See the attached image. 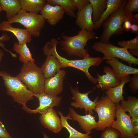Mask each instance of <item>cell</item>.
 Wrapping results in <instances>:
<instances>
[{
	"mask_svg": "<svg viewBox=\"0 0 138 138\" xmlns=\"http://www.w3.org/2000/svg\"><path fill=\"white\" fill-rule=\"evenodd\" d=\"M41 68L46 79L54 76L59 72L61 68V64L55 57L49 55L47 56Z\"/></svg>",
	"mask_w": 138,
	"mask_h": 138,
	"instance_id": "20",
	"label": "cell"
},
{
	"mask_svg": "<svg viewBox=\"0 0 138 138\" xmlns=\"http://www.w3.org/2000/svg\"><path fill=\"white\" fill-rule=\"evenodd\" d=\"M40 13L50 25L54 26L63 18L65 12L60 6L52 5L46 2Z\"/></svg>",
	"mask_w": 138,
	"mask_h": 138,
	"instance_id": "13",
	"label": "cell"
},
{
	"mask_svg": "<svg viewBox=\"0 0 138 138\" xmlns=\"http://www.w3.org/2000/svg\"><path fill=\"white\" fill-rule=\"evenodd\" d=\"M91 48L95 51L103 54V60L116 58L127 62L130 66L133 64L135 65L138 64V59L130 54L128 50L117 47L109 42H96L93 43Z\"/></svg>",
	"mask_w": 138,
	"mask_h": 138,
	"instance_id": "7",
	"label": "cell"
},
{
	"mask_svg": "<svg viewBox=\"0 0 138 138\" xmlns=\"http://www.w3.org/2000/svg\"><path fill=\"white\" fill-rule=\"evenodd\" d=\"M120 133L118 130L109 126L103 131L100 138H120Z\"/></svg>",
	"mask_w": 138,
	"mask_h": 138,
	"instance_id": "32",
	"label": "cell"
},
{
	"mask_svg": "<svg viewBox=\"0 0 138 138\" xmlns=\"http://www.w3.org/2000/svg\"><path fill=\"white\" fill-rule=\"evenodd\" d=\"M13 50L19 55V59L20 61L24 63L29 62H35L32 57L29 48L27 47V43L19 44L15 42L13 45Z\"/></svg>",
	"mask_w": 138,
	"mask_h": 138,
	"instance_id": "26",
	"label": "cell"
},
{
	"mask_svg": "<svg viewBox=\"0 0 138 138\" xmlns=\"http://www.w3.org/2000/svg\"><path fill=\"white\" fill-rule=\"evenodd\" d=\"M0 30L12 33L17 39L19 44L29 43L32 40L31 36L26 29L13 27L7 21H3L1 22Z\"/></svg>",
	"mask_w": 138,
	"mask_h": 138,
	"instance_id": "19",
	"label": "cell"
},
{
	"mask_svg": "<svg viewBox=\"0 0 138 138\" xmlns=\"http://www.w3.org/2000/svg\"><path fill=\"white\" fill-rule=\"evenodd\" d=\"M34 96L38 99L39 102V105L37 108L32 110L26 105L22 106V107L23 110L31 114L38 113L41 114H44L54 107L59 106L62 100L61 97L51 96L44 92L34 94Z\"/></svg>",
	"mask_w": 138,
	"mask_h": 138,
	"instance_id": "11",
	"label": "cell"
},
{
	"mask_svg": "<svg viewBox=\"0 0 138 138\" xmlns=\"http://www.w3.org/2000/svg\"><path fill=\"white\" fill-rule=\"evenodd\" d=\"M131 121L133 129V134L136 135L138 134V117L132 118Z\"/></svg>",
	"mask_w": 138,
	"mask_h": 138,
	"instance_id": "37",
	"label": "cell"
},
{
	"mask_svg": "<svg viewBox=\"0 0 138 138\" xmlns=\"http://www.w3.org/2000/svg\"><path fill=\"white\" fill-rule=\"evenodd\" d=\"M43 135L44 138H50L49 136L44 133H43Z\"/></svg>",
	"mask_w": 138,
	"mask_h": 138,
	"instance_id": "42",
	"label": "cell"
},
{
	"mask_svg": "<svg viewBox=\"0 0 138 138\" xmlns=\"http://www.w3.org/2000/svg\"><path fill=\"white\" fill-rule=\"evenodd\" d=\"M16 77L34 94L44 92L45 78L41 68L38 67L35 62L24 64L20 72Z\"/></svg>",
	"mask_w": 138,
	"mask_h": 138,
	"instance_id": "3",
	"label": "cell"
},
{
	"mask_svg": "<svg viewBox=\"0 0 138 138\" xmlns=\"http://www.w3.org/2000/svg\"><path fill=\"white\" fill-rule=\"evenodd\" d=\"M2 11V7L1 5H0V13Z\"/></svg>",
	"mask_w": 138,
	"mask_h": 138,
	"instance_id": "43",
	"label": "cell"
},
{
	"mask_svg": "<svg viewBox=\"0 0 138 138\" xmlns=\"http://www.w3.org/2000/svg\"><path fill=\"white\" fill-rule=\"evenodd\" d=\"M127 0L124 1L120 7L111 14L103 22L102 25L103 31L100 36V41L107 43L113 35H120L123 33L122 26L125 20L128 19L124 9Z\"/></svg>",
	"mask_w": 138,
	"mask_h": 138,
	"instance_id": "5",
	"label": "cell"
},
{
	"mask_svg": "<svg viewBox=\"0 0 138 138\" xmlns=\"http://www.w3.org/2000/svg\"><path fill=\"white\" fill-rule=\"evenodd\" d=\"M69 112L72 120L77 121L80 128L85 133L90 134L93 129H96L97 122L95 119L96 116H94L88 113L82 116L77 113L74 109L69 108Z\"/></svg>",
	"mask_w": 138,
	"mask_h": 138,
	"instance_id": "15",
	"label": "cell"
},
{
	"mask_svg": "<svg viewBox=\"0 0 138 138\" xmlns=\"http://www.w3.org/2000/svg\"><path fill=\"white\" fill-rule=\"evenodd\" d=\"M117 119L110 125L120 133V138H136L138 135H134L131 117L126 113L119 104H117L116 111Z\"/></svg>",
	"mask_w": 138,
	"mask_h": 138,
	"instance_id": "9",
	"label": "cell"
},
{
	"mask_svg": "<svg viewBox=\"0 0 138 138\" xmlns=\"http://www.w3.org/2000/svg\"><path fill=\"white\" fill-rule=\"evenodd\" d=\"M66 74L64 70H61L54 76L46 79L44 92L53 96H57L61 93L63 89V82Z\"/></svg>",
	"mask_w": 138,
	"mask_h": 138,
	"instance_id": "12",
	"label": "cell"
},
{
	"mask_svg": "<svg viewBox=\"0 0 138 138\" xmlns=\"http://www.w3.org/2000/svg\"><path fill=\"white\" fill-rule=\"evenodd\" d=\"M132 23L129 20L126 19L124 21L122 26V28L124 30L127 32L130 31Z\"/></svg>",
	"mask_w": 138,
	"mask_h": 138,
	"instance_id": "38",
	"label": "cell"
},
{
	"mask_svg": "<svg viewBox=\"0 0 138 138\" xmlns=\"http://www.w3.org/2000/svg\"><path fill=\"white\" fill-rule=\"evenodd\" d=\"M39 119L44 127L54 133L59 132L62 128L61 119L53 108L49 109L45 113L41 114Z\"/></svg>",
	"mask_w": 138,
	"mask_h": 138,
	"instance_id": "16",
	"label": "cell"
},
{
	"mask_svg": "<svg viewBox=\"0 0 138 138\" xmlns=\"http://www.w3.org/2000/svg\"><path fill=\"white\" fill-rule=\"evenodd\" d=\"M46 2L52 5H57L61 6L65 13L71 18L76 17V9L71 0H47Z\"/></svg>",
	"mask_w": 138,
	"mask_h": 138,
	"instance_id": "29",
	"label": "cell"
},
{
	"mask_svg": "<svg viewBox=\"0 0 138 138\" xmlns=\"http://www.w3.org/2000/svg\"><path fill=\"white\" fill-rule=\"evenodd\" d=\"M129 52L132 55H134L138 57V49H129L128 50Z\"/></svg>",
	"mask_w": 138,
	"mask_h": 138,
	"instance_id": "40",
	"label": "cell"
},
{
	"mask_svg": "<svg viewBox=\"0 0 138 138\" xmlns=\"http://www.w3.org/2000/svg\"><path fill=\"white\" fill-rule=\"evenodd\" d=\"M103 72L105 74L102 75L97 73V78L96 79L98 84L96 85V88H101L103 90L119 85L120 81L116 77L112 68L105 66L103 68Z\"/></svg>",
	"mask_w": 138,
	"mask_h": 138,
	"instance_id": "14",
	"label": "cell"
},
{
	"mask_svg": "<svg viewBox=\"0 0 138 138\" xmlns=\"http://www.w3.org/2000/svg\"><path fill=\"white\" fill-rule=\"evenodd\" d=\"M62 39L59 43L64 50L68 55L76 56L84 58L89 56L88 50L85 49L87 41L96 37L93 31L82 29L78 34L72 37L61 35Z\"/></svg>",
	"mask_w": 138,
	"mask_h": 138,
	"instance_id": "2",
	"label": "cell"
},
{
	"mask_svg": "<svg viewBox=\"0 0 138 138\" xmlns=\"http://www.w3.org/2000/svg\"><path fill=\"white\" fill-rule=\"evenodd\" d=\"M118 45L127 50L138 49V36L134 38L128 40L119 41Z\"/></svg>",
	"mask_w": 138,
	"mask_h": 138,
	"instance_id": "31",
	"label": "cell"
},
{
	"mask_svg": "<svg viewBox=\"0 0 138 138\" xmlns=\"http://www.w3.org/2000/svg\"><path fill=\"white\" fill-rule=\"evenodd\" d=\"M121 106L125 111L129 112L131 117H138V98L134 96H129L127 100L124 99L121 102Z\"/></svg>",
	"mask_w": 138,
	"mask_h": 138,
	"instance_id": "25",
	"label": "cell"
},
{
	"mask_svg": "<svg viewBox=\"0 0 138 138\" xmlns=\"http://www.w3.org/2000/svg\"><path fill=\"white\" fill-rule=\"evenodd\" d=\"M58 113L60 116L62 128H65L69 133L70 135L68 138H92L89 135L90 134L80 132L70 125L67 120H72L69 113L66 116H64L60 111H58Z\"/></svg>",
	"mask_w": 138,
	"mask_h": 138,
	"instance_id": "24",
	"label": "cell"
},
{
	"mask_svg": "<svg viewBox=\"0 0 138 138\" xmlns=\"http://www.w3.org/2000/svg\"><path fill=\"white\" fill-rule=\"evenodd\" d=\"M138 11V0H127L124 12L126 15L132 23L133 20L134 14L133 12Z\"/></svg>",
	"mask_w": 138,
	"mask_h": 138,
	"instance_id": "30",
	"label": "cell"
},
{
	"mask_svg": "<svg viewBox=\"0 0 138 138\" xmlns=\"http://www.w3.org/2000/svg\"><path fill=\"white\" fill-rule=\"evenodd\" d=\"M0 138H12L0 120Z\"/></svg>",
	"mask_w": 138,
	"mask_h": 138,
	"instance_id": "36",
	"label": "cell"
},
{
	"mask_svg": "<svg viewBox=\"0 0 138 138\" xmlns=\"http://www.w3.org/2000/svg\"><path fill=\"white\" fill-rule=\"evenodd\" d=\"M7 21L11 24L14 23L21 24L31 36L37 38L44 26L45 20L40 14L29 12L22 9L16 16Z\"/></svg>",
	"mask_w": 138,
	"mask_h": 138,
	"instance_id": "6",
	"label": "cell"
},
{
	"mask_svg": "<svg viewBox=\"0 0 138 138\" xmlns=\"http://www.w3.org/2000/svg\"><path fill=\"white\" fill-rule=\"evenodd\" d=\"M59 42L53 38L46 42L43 48L44 54L46 55H51L55 57L59 61L61 68L71 67L78 69L83 72L88 79L93 84L97 83L96 78L89 73V69L92 66H98L102 62L103 60L101 57H92L89 56L80 60H68L63 57L58 53L57 45Z\"/></svg>",
	"mask_w": 138,
	"mask_h": 138,
	"instance_id": "1",
	"label": "cell"
},
{
	"mask_svg": "<svg viewBox=\"0 0 138 138\" xmlns=\"http://www.w3.org/2000/svg\"><path fill=\"white\" fill-rule=\"evenodd\" d=\"M117 104L113 103L106 95L97 101L94 111L98 116L96 130L103 131L110 126L116 117Z\"/></svg>",
	"mask_w": 138,
	"mask_h": 138,
	"instance_id": "8",
	"label": "cell"
},
{
	"mask_svg": "<svg viewBox=\"0 0 138 138\" xmlns=\"http://www.w3.org/2000/svg\"><path fill=\"white\" fill-rule=\"evenodd\" d=\"M124 1V0H107L106 8L100 19L94 24V29H96L100 27L104 21L120 7Z\"/></svg>",
	"mask_w": 138,
	"mask_h": 138,
	"instance_id": "22",
	"label": "cell"
},
{
	"mask_svg": "<svg viewBox=\"0 0 138 138\" xmlns=\"http://www.w3.org/2000/svg\"><path fill=\"white\" fill-rule=\"evenodd\" d=\"M71 1L78 11L81 10L89 3V0H71Z\"/></svg>",
	"mask_w": 138,
	"mask_h": 138,
	"instance_id": "35",
	"label": "cell"
},
{
	"mask_svg": "<svg viewBox=\"0 0 138 138\" xmlns=\"http://www.w3.org/2000/svg\"><path fill=\"white\" fill-rule=\"evenodd\" d=\"M130 78V76L128 75L120 81L118 85L105 90L106 95L113 103L116 104H119L124 99L123 95V88L125 84L129 82Z\"/></svg>",
	"mask_w": 138,
	"mask_h": 138,
	"instance_id": "21",
	"label": "cell"
},
{
	"mask_svg": "<svg viewBox=\"0 0 138 138\" xmlns=\"http://www.w3.org/2000/svg\"><path fill=\"white\" fill-rule=\"evenodd\" d=\"M0 76L4 80L7 93L15 102L26 105L27 102L33 98L34 94L16 77L11 76L7 72L0 71Z\"/></svg>",
	"mask_w": 138,
	"mask_h": 138,
	"instance_id": "4",
	"label": "cell"
},
{
	"mask_svg": "<svg viewBox=\"0 0 138 138\" xmlns=\"http://www.w3.org/2000/svg\"><path fill=\"white\" fill-rule=\"evenodd\" d=\"M106 62L112 67L116 77L120 81L130 74H138L137 68L126 65L120 61L117 58L107 60Z\"/></svg>",
	"mask_w": 138,
	"mask_h": 138,
	"instance_id": "18",
	"label": "cell"
},
{
	"mask_svg": "<svg viewBox=\"0 0 138 138\" xmlns=\"http://www.w3.org/2000/svg\"><path fill=\"white\" fill-rule=\"evenodd\" d=\"M22 9L30 13L38 14L46 3L45 0H19Z\"/></svg>",
	"mask_w": 138,
	"mask_h": 138,
	"instance_id": "27",
	"label": "cell"
},
{
	"mask_svg": "<svg viewBox=\"0 0 138 138\" xmlns=\"http://www.w3.org/2000/svg\"><path fill=\"white\" fill-rule=\"evenodd\" d=\"M130 31L132 33H135L137 34L138 32V24H132Z\"/></svg>",
	"mask_w": 138,
	"mask_h": 138,
	"instance_id": "39",
	"label": "cell"
},
{
	"mask_svg": "<svg viewBox=\"0 0 138 138\" xmlns=\"http://www.w3.org/2000/svg\"><path fill=\"white\" fill-rule=\"evenodd\" d=\"M92 7L89 3L84 8L78 11L75 23L81 30L93 31L94 24L92 20Z\"/></svg>",
	"mask_w": 138,
	"mask_h": 138,
	"instance_id": "17",
	"label": "cell"
},
{
	"mask_svg": "<svg viewBox=\"0 0 138 138\" xmlns=\"http://www.w3.org/2000/svg\"><path fill=\"white\" fill-rule=\"evenodd\" d=\"M92 8V19L94 24L100 19L107 6V0H89Z\"/></svg>",
	"mask_w": 138,
	"mask_h": 138,
	"instance_id": "28",
	"label": "cell"
},
{
	"mask_svg": "<svg viewBox=\"0 0 138 138\" xmlns=\"http://www.w3.org/2000/svg\"><path fill=\"white\" fill-rule=\"evenodd\" d=\"M129 88L134 94H136L138 91V74H134L130 78L129 81Z\"/></svg>",
	"mask_w": 138,
	"mask_h": 138,
	"instance_id": "33",
	"label": "cell"
},
{
	"mask_svg": "<svg viewBox=\"0 0 138 138\" xmlns=\"http://www.w3.org/2000/svg\"><path fill=\"white\" fill-rule=\"evenodd\" d=\"M2 11L6 12L7 20L16 16L22 9L19 0H0Z\"/></svg>",
	"mask_w": 138,
	"mask_h": 138,
	"instance_id": "23",
	"label": "cell"
},
{
	"mask_svg": "<svg viewBox=\"0 0 138 138\" xmlns=\"http://www.w3.org/2000/svg\"><path fill=\"white\" fill-rule=\"evenodd\" d=\"M4 55V53L3 50L0 49V64Z\"/></svg>",
	"mask_w": 138,
	"mask_h": 138,
	"instance_id": "41",
	"label": "cell"
},
{
	"mask_svg": "<svg viewBox=\"0 0 138 138\" xmlns=\"http://www.w3.org/2000/svg\"><path fill=\"white\" fill-rule=\"evenodd\" d=\"M9 37L7 34L6 33L3 34L0 37V46L5 51L9 53L13 57L16 58L17 56V55L7 49L5 47L4 45L3 42V41H7L9 40Z\"/></svg>",
	"mask_w": 138,
	"mask_h": 138,
	"instance_id": "34",
	"label": "cell"
},
{
	"mask_svg": "<svg viewBox=\"0 0 138 138\" xmlns=\"http://www.w3.org/2000/svg\"><path fill=\"white\" fill-rule=\"evenodd\" d=\"M70 90L72 95V99L73 100L70 105L76 108L84 109L85 114L88 113L93 115V110L95 109L97 101L99 100V97L97 96L94 101H91L88 97L89 94L92 92L93 90L88 91L85 93L80 92L78 86L73 87H70Z\"/></svg>",
	"mask_w": 138,
	"mask_h": 138,
	"instance_id": "10",
	"label": "cell"
}]
</instances>
